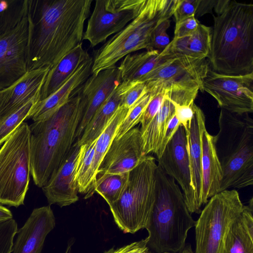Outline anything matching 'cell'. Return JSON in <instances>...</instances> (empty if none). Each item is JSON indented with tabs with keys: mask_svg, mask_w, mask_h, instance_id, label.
<instances>
[{
	"mask_svg": "<svg viewBox=\"0 0 253 253\" xmlns=\"http://www.w3.org/2000/svg\"><path fill=\"white\" fill-rule=\"evenodd\" d=\"M92 0H27V71L55 66L82 43Z\"/></svg>",
	"mask_w": 253,
	"mask_h": 253,
	"instance_id": "6da1fadb",
	"label": "cell"
},
{
	"mask_svg": "<svg viewBox=\"0 0 253 253\" xmlns=\"http://www.w3.org/2000/svg\"><path fill=\"white\" fill-rule=\"evenodd\" d=\"M208 61L227 75L253 73V4L216 0Z\"/></svg>",
	"mask_w": 253,
	"mask_h": 253,
	"instance_id": "7a4b0ae2",
	"label": "cell"
},
{
	"mask_svg": "<svg viewBox=\"0 0 253 253\" xmlns=\"http://www.w3.org/2000/svg\"><path fill=\"white\" fill-rule=\"evenodd\" d=\"M78 90L52 116L29 126L31 174L39 187L47 183L73 145L82 116Z\"/></svg>",
	"mask_w": 253,
	"mask_h": 253,
	"instance_id": "3957f363",
	"label": "cell"
},
{
	"mask_svg": "<svg viewBox=\"0 0 253 253\" xmlns=\"http://www.w3.org/2000/svg\"><path fill=\"white\" fill-rule=\"evenodd\" d=\"M181 189L158 166L155 202L145 229L147 246L155 253H177L195 226Z\"/></svg>",
	"mask_w": 253,
	"mask_h": 253,
	"instance_id": "277c9868",
	"label": "cell"
},
{
	"mask_svg": "<svg viewBox=\"0 0 253 253\" xmlns=\"http://www.w3.org/2000/svg\"><path fill=\"white\" fill-rule=\"evenodd\" d=\"M219 131L213 136L223 177L219 192L253 184V120L249 113L238 114L221 109Z\"/></svg>",
	"mask_w": 253,
	"mask_h": 253,
	"instance_id": "5b68a950",
	"label": "cell"
},
{
	"mask_svg": "<svg viewBox=\"0 0 253 253\" xmlns=\"http://www.w3.org/2000/svg\"><path fill=\"white\" fill-rule=\"evenodd\" d=\"M177 0H144L138 15L95 51L91 74L116 67L133 52L147 50L154 31L173 16Z\"/></svg>",
	"mask_w": 253,
	"mask_h": 253,
	"instance_id": "8992f818",
	"label": "cell"
},
{
	"mask_svg": "<svg viewBox=\"0 0 253 253\" xmlns=\"http://www.w3.org/2000/svg\"><path fill=\"white\" fill-rule=\"evenodd\" d=\"M158 165L147 155L128 172L126 186L118 201L109 206L114 220L125 233L145 228L155 202Z\"/></svg>",
	"mask_w": 253,
	"mask_h": 253,
	"instance_id": "52a82bcc",
	"label": "cell"
},
{
	"mask_svg": "<svg viewBox=\"0 0 253 253\" xmlns=\"http://www.w3.org/2000/svg\"><path fill=\"white\" fill-rule=\"evenodd\" d=\"M206 59L195 60L173 57L149 72L139 81L145 84L147 92L155 96L165 92L169 100L180 105L194 102L210 70Z\"/></svg>",
	"mask_w": 253,
	"mask_h": 253,
	"instance_id": "ba28073f",
	"label": "cell"
},
{
	"mask_svg": "<svg viewBox=\"0 0 253 253\" xmlns=\"http://www.w3.org/2000/svg\"><path fill=\"white\" fill-rule=\"evenodd\" d=\"M30 174V131L23 122L0 149V204L24 205Z\"/></svg>",
	"mask_w": 253,
	"mask_h": 253,
	"instance_id": "9c48e42d",
	"label": "cell"
},
{
	"mask_svg": "<svg viewBox=\"0 0 253 253\" xmlns=\"http://www.w3.org/2000/svg\"><path fill=\"white\" fill-rule=\"evenodd\" d=\"M244 206L236 189L225 190L211 198L196 221L194 253H224L230 226Z\"/></svg>",
	"mask_w": 253,
	"mask_h": 253,
	"instance_id": "30bf717a",
	"label": "cell"
},
{
	"mask_svg": "<svg viewBox=\"0 0 253 253\" xmlns=\"http://www.w3.org/2000/svg\"><path fill=\"white\" fill-rule=\"evenodd\" d=\"M144 0H96L83 40L94 47L123 29L138 14Z\"/></svg>",
	"mask_w": 253,
	"mask_h": 253,
	"instance_id": "8fae6325",
	"label": "cell"
},
{
	"mask_svg": "<svg viewBox=\"0 0 253 253\" xmlns=\"http://www.w3.org/2000/svg\"><path fill=\"white\" fill-rule=\"evenodd\" d=\"M203 88L215 99L221 109L238 114L253 112V73L227 75L210 69Z\"/></svg>",
	"mask_w": 253,
	"mask_h": 253,
	"instance_id": "7c38bea8",
	"label": "cell"
},
{
	"mask_svg": "<svg viewBox=\"0 0 253 253\" xmlns=\"http://www.w3.org/2000/svg\"><path fill=\"white\" fill-rule=\"evenodd\" d=\"M158 161V166L167 175L173 179L182 189L190 212L200 214L202 210L198 205L192 182L187 134L182 126H179L168 143Z\"/></svg>",
	"mask_w": 253,
	"mask_h": 253,
	"instance_id": "4fadbf2b",
	"label": "cell"
},
{
	"mask_svg": "<svg viewBox=\"0 0 253 253\" xmlns=\"http://www.w3.org/2000/svg\"><path fill=\"white\" fill-rule=\"evenodd\" d=\"M27 15L13 29L0 35V90L11 85L28 71Z\"/></svg>",
	"mask_w": 253,
	"mask_h": 253,
	"instance_id": "5bb4252c",
	"label": "cell"
},
{
	"mask_svg": "<svg viewBox=\"0 0 253 253\" xmlns=\"http://www.w3.org/2000/svg\"><path fill=\"white\" fill-rule=\"evenodd\" d=\"M122 82L116 66L96 75L91 74L79 87L78 93L82 116L76 138L81 136L94 114Z\"/></svg>",
	"mask_w": 253,
	"mask_h": 253,
	"instance_id": "9a60e30c",
	"label": "cell"
},
{
	"mask_svg": "<svg viewBox=\"0 0 253 253\" xmlns=\"http://www.w3.org/2000/svg\"><path fill=\"white\" fill-rule=\"evenodd\" d=\"M146 156L140 129L134 127L119 138L113 139L96 174L129 172Z\"/></svg>",
	"mask_w": 253,
	"mask_h": 253,
	"instance_id": "2e32d148",
	"label": "cell"
},
{
	"mask_svg": "<svg viewBox=\"0 0 253 253\" xmlns=\"http://www.w3.org/2000/svg\"><path fill=\"white\" fill-rule=\"evenodd\" d=\"M80 146L73 144L64 160L42 188L49 205L63 207L78 201L76 175Z\"/></svg>",
	"mask_w": 253,
	"mask_h": 253,
	"instance_id": "e0dca14e",
	"label": "cell"
},
{
	"mask_svg": "<svg viewBox=\"0 0 253 253\" xmlns=\"http://www.w3.org/2000/svg\"><path fill=\"white\" fill-rule=\"evenodd\" d=\"M55 226L50 205L34 209L23 226L18 229L11 253H41L45 238Z\"/></svg>",
	"mask_w": 253,
	"mask_h": 253,
	"instance_id": "ac0fdd59",
	"label": "cell"
},
{
	"mask_svg": "<svg viewBox=\"0 0 253 253\" xmlns=\"http://www.w3.org/2000/svg\"><path fill=\"white\" fill-rule=\"evenodd\" d=\"M50 70L48 67L27 71L10 86L0 90V120L33 98L39 97Z\"/></svg>",
	"mask_w": 253,
	"mask_h": 253,
	"instance_id": "d6986e66",
	"label": "cell"
},
{
	"mask_svg": "<svg viewBox=\"0 0 253 253\" xmlns=\"http://www.w3.org/2000/svg\"><path fill=\"white\" fill-rule=\"evenodd\" d=\"M92 63L91 56L82 63L55 92L37 103L28 119H31L34 122L42 120L60 109L90 76Z\"/></svg>",
	"mask_w": 253,
	"mask_h": 253,
	"instance_id": "ffe728a7",
	"label": "cell"
},
{
	"mask_svg": "<svg viewBox=\"0 0 253 253\" xmlns=\"http://www.w3.org/2000/svg\"><path fill=\"white\" fill-rule=\"evenodd\" d=\"M193 110L190 126L186 133L192 184L198 205L201 208L202 136L206 129V119L203 111L195 103Z\"/></svg>",
	"mask_w": 253,
	"mask_h": 253,
	"instance_id": "44dd1931",
	"label": "cell"
},
{
	"mask_svg": "<svg viewBox=\"0 0 253 253\" xmlns=\"http://www.w3.org/2000/svg\"><path fill=\"white\" fill-rule=\"evenodd\" d=\"M202 188L201 203L206 204L209 199L219 192L223 172L218 158L213 136L206 129L202 136Z\"/></svg>",
	"mask_w": 253,
	"mask_h": 253,
	"instance_id": "7402d4cb",
	"label": "cell"
},
{
	"mask_svg": "<svg viewBox=\"0 0 253 253\" xmlns=\"http://www.w3.org/2000/svg\"><path fill=\"white\" fill-rule=\"evenodd\" d=\"M174 57L167 46L161 52L157 50L128 54L117 67L122 81L137 82L156 68Z\"/></svg>",
	"mask_w": 253,
	"mask_h": 253,
	"instance_id": "603a6c76",
	"label": "cell"
},
{
	"mask_svg": "<svg viewBox=\"0 0 253 253\" xmlns=\"http://www.w3.org/2000/svg\"><path fill=\"white\" fill-rule=\"evenodd\" d=\"M134 82L122 81L97 110L81 136L74 144L81 146L95 141L105 128L117 108L124 94Z\"/></svg>",
	"mask_w": 253,
	"mask_h": 253,
	"instance_id": "cb8c5ba5",
	"label": "cell"
},
{
	"mask_svg": "<svg viewBox=\"0 0 253 253\" xmlns=\"http://www.w3.org/2000/svg\"><path fill=\"white\" fill-rule=\"evenodd\" d=\"M253 202L244 206L231 224L224 246V253H253Z\"/></svg>",
	"mask_w": 253,
	"mask_h": 253,
	"instance_id": "d4e9b609",
	"label": "cell"
},
{
	"mask_svg": "<svg viewBox=\"0 0 253 253\" xmlns=\"http://www.w3.org/2000/svg\"><path fill=\"white\" fill-rule=\"evenodd\" d=\"M81 43L50 69L42 87L40 101L55 92L69 78L80 65L90 57Z\"/></svg>",
	"mask_w": 253,
	"mask_h": 253,
	"instance_id": "484cf974",
	"label": "cell"
},
{
	"mask_svg": "<svg viewBox=\"0 0 253 253\" xmlns=\"http://www.w3.org/2000/svg\"><path fill=\"white\" fill-rule=\"evenodd\" d=\"M211 39V28L200 23L193 34L181 38H173L168 46L174 57L201 60L206 59L209 55Z\"/></svg>",
	"mask_w": 253,
	"mask_h": 253,
	"instance_id": "4316f807",
	"label": "cell"
},
{
	"mask_svg": "<svg viewBox=\"0 0 253 253\" xmlns=\"http://www.w3.org/2000/svg\"><path fill=\"white\" fill-rule=\"evenodd\" d=\"M174 115V107L165 95L159 111L141 132L144 151L146 155L150 153L157 154L161 146L169 124Z\"/></svg>",
	"mask_w": 253,
	"mask_h": 253,
	"instance_id": "83f0119b",
	"label": "cell"
},
{
	"mask_svg": "<svg viewBox=\"0 0 253 253\" xmlns=\"http://www.w3.org/2000/svg\"><path fill=\"white\" fill-rule=\"evenodd\" d=\"M128 172L96 174L91 190L84 198L89 197L95 191L110 206L119 200L124 191L128 181Z\"/></svg>",
	"mask_w": 253,
	"mask_h": 253,
	"instance_id": "f1b7e54d",
	"label": "cell"
},
{
	"mask_svg": "<svg viewBox=\"0 0 253 253\" xmlns=\"http://www.w3.org/2000/svg\"><path fill=\"white\" fill-rule=\"evenodd\" d=\"M129 109L130 108H128L120 105L112 116L104 130L96 139L94 146V157L92 167L93 181L98 167L115 137L118 128L127 115Z\"/></svg>",
	"mask_w": 253,
	"mask_h": 253,
	"instance_id": "f546056e",
	"label": "cell"
},
{
	"mask_svg": "<svg viewBox=\"0 0 253 253\" xmlns=\"http://www.w3.org/2000/svg\"><path fill=\"white\" fill-rule=\"evenodd\" d=\"M96 140L90 143L80 146L76 179L78 186V192L82 194H87L89 193L93 181L92 167Z\"/></svg>",
	"mask_w": 253,
	"mask_h": 253,
	"instance_id": "4dcf8cb0",
	"label": "cell"
},
{
	"mask_svg": "<svg viewBox=\"0 0 253 253\" xmlns=\"http://www.w3.org/2000/svg\"><path fill=\"white\" fill-rule=\"evenodd\" d=\"M27 0H0V35L14 29L27 15Z\"/></svg>",
	"mask_w": 253,
	"mask_h": 253,
	"instance_id": "1f68e13d",
	"label": "cell"
},
{
	"mask_svg": "<svg viewBox=\"0 0 253 253\" xmlns=\"http://www.w3.org/2000/svg\"><path fill=\"white\" fill-rule=\"evenodd\" d=\"M39 97L33 98L11 114L0 120V145L28 118Z\"/></svg>",
	"mask_w": 253,
	"mask_h": 253,
	"instance_id": "d6a6232c",
	"label": "cell"
},
{
	"mask_svg": "<svg viewBox=\"0 0 253 253\" xmlns=\"http://www.w3.org/2000/svg\"><path fill=\"white\" fill-rule=\"evenodd\" d=\"M154 96L147 92L130 108L127 115L118 128L114 139L119 138L140 123L145 110Z\"/></svg>",
	"mask_w": 253,
	"mask_h": 253,
	"instance_id": "836d02e7",
	"label": "cell"
},
{
	"mask_svg": "<svg viewBox=\"0 0 253 253\" xmlns=\"http://www.w3.org/2000/svg\"><path fill=\"white\" fill-rule=\"evenodd\" d=\"M17 224L14 219L0 223V253H11Z\"/></svg>",
	"mask_w": 253,
	"mask_h": 253,
	"instance_id": "e575fe53",
	"label": "cell"
},
{
	"mask_svg": "<svg viewBox=\"0 0 253 253\" xmlns=\"http://www.w3.org/2000/svg\"><path fill=\"white\" fill-rule=\"evenodd\" d=\"M170 23V21L168 19L157 27L153 33L149 47L146 50H157L161 52L169 44L170 42L167 31Z\"/></svg>",
	"mask_w": 253,
	"mask_h": 253,
	"instance_id": "d590c367",
	"label": "cell"
},
{
	"mask_svg": "<svg viewBox=\"0 0 253 253\" xmlns=\"http://www.w3.org/2000/svg\"><path fill=\"white\" fill-rule=\"evenodd\" d=\"M200 0H178L173 16L176 23L195 16Z\"/></svg>",
	"mask_w": 253,
	"mask_h": 253,
	"instance_id": "8d00e7d4",
	"label": "cell"
},
{
	"mask_svg": "<svg viewBox=\"0 0 253 253\" xmlns=\"http://www.w3.org/2000/svg\"><path fill=\"white\" fill-rule=\"evenodd\" d=\"M165 96V92L159 93L154 96L148 104L140 122L141 132L146 128L159 111L163 103Z\"/></svg>",
	"mask_w": 253,
	"mask_h": 253,
	"instance_id": "74e56055",
	"label": "cell"
},
{
	"mask_svg": "<svg viewBox=\"0 0 253 253\" xmlns=\"http://www.w3.org/2000/svg\"><path fill=\"white\" fill-rule=\"evenodd\" d=\"M146 92V85L144 83L134 82L124 94L121 105L129 108Z\"/></svg>",
	"mask_w": 253,
	"mask_h": 253,
	"instance_id": "f35d334b",
	"label": "cell"
},
{
	"mask_svg": "<svg viewBox=\"0 0 253 253\" xmlns=\"http://www.w3.org/2000/svg\"><path fill=\"white\" fill-rule=\"evenodd\" d=\"M200 23L195 16L176 23L173 38H181L193 34L198 29Z\"/></svg>",
	"mask_w": 253,
	"mask_h": 253,
	"instance_id": "ab89813d",
	"label": "cell"
},
{
	"mask_svg": "<svg viewBox=\"0 0 253 253\" xmlns=\"http://www.w3.org/2000/svg\"><path fill=\"white\" fill-rule=\"evenodd\" d=\"M171 102L174 107L175 116L179 121L180 125L184 128L186 132L187 131L190 127L194 114V102L189 105H180Z\"/></svg>",
	"mask_w": 253,
	"mask_h": 253,
	"instance_id": "60d3db41",
	"label": "cell"
},
{
	"mask_svg": "<svg viewBox=\"0 0 253 253\" xmlns=\"http://www.w3.org/2000/svg\"><path fill=\"white\" fill-rule=\"evenodd\" d=\"M180 126L179 121L175 115L170 120L166 129L161 146L156 154L158 159L162 155L168 143L172 138Z\"/></svg>",
	"mask_w": 253,
	"mask_h": 253,
	"instance_id": "b9f144b4",
	"label": "cell"
},
{
	"mask_svg": "<svg viewBox=\"0 0 253 253\" xmlns=\"http://www.w3.org/2000/svg\"><path fill=\"white\" fill-rule=\"evenodd\" d=\"M216 0H200L195 16H201L208 13H211Z\"/></svg>",
	"mask_w": 253,
	"mask_h": 253,
	"instance_id": "7bdbcfd3",
	"label": "cell"
},
{
	"mask_svg": "<svg viewBox=\"0 0 253 253\" xmlns=\"http://www.w3.org/2000/svg\"><path fill=\"white\" fill-rule=\"evenodd\" d=\"M141 242L142 240L116 249L112 248L104 253H128L140 245Z\"/></svg>",
	"mask_w": 253,
	"mask_h": 253,
	"instance_id": "ee69618b",
	"label": "cell"
},
{
	"mask_svg": "<svg viewBox=\"0 0 253 253\" xmlns=\"http://www.w3.org/2000/svg\"><path fill=\"white\" fill-rule=\"evenodd\" d=\"M148 239L146 238L142 240V242L140 245L131 250L128 253H153L149 252V248L147 246Z\"/></svg>",
	"mask_w": 253,
	"mask_h": 253,
	"instance_id": "f6af8a7d",
	"label": "cell"
},
{
	"mask_svg": "<svg viewBox=\"0 0 253 253\" xmlns=\"http://www.w3.org/2000/svg\"><path fill=\"white\" fill-rule=\"evenodd\" d=\"M13 219L11 211L0 205V223Z\"/></svg>",
	"mask_w": 253,
	"mask_h": 253,
	"instance_id": "bcb514c9",
	"label": "cell"
},
{
	"mask_svg": "<svg viewBox=\"0 0 253 253\" xmlns=\"http://www.w3.org/2000/svg\"><path fill=\"white\" fill-rule=\"evenodd\" d=\"M177 253H194L190 244H186L184 248Z\"/></svg>",
	"mask_w": 253,
	"mask_h": 253,
	"instance_id": "7dc6e473",
	"label": "cell"
},
{
	"mask_svg": "<svg viewBox=\"0 0 253 253\" xmlns=\"http://www.w3.org/2000/svg\"></svg>",
	"mask_w": 253,
	"mask_h": 253,
	"instance_id": "c3c4849f",
	"label": "cell"
}]
</instances>
